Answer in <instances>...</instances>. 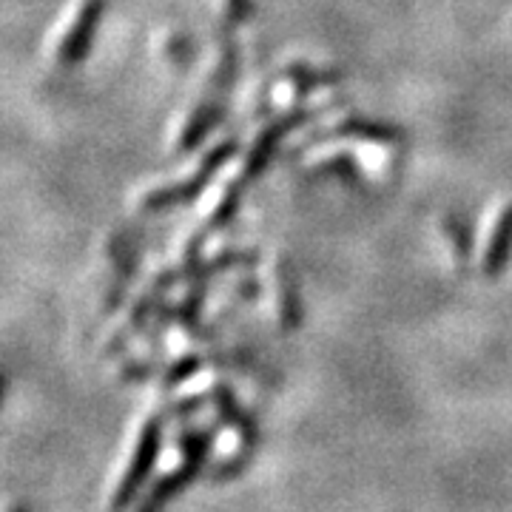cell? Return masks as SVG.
<instances>
[{
    "instance_id": "cell-1",
    "label": "cell",
    "mask_w": 512,
    "mask_h": 512,
    "mask_svg": "<svg viewBox=\"0 0 512 512\" xmlns=\"http://www.w3.org/2000/svg\"><path fill=\"white\" fill-rule=\"evenodd\" d=\"M103 12H106V0H77L74 3V9L66 18V26L55 43V60L63 69H72L86 60Z\"/></svg>"
},
{
    "instance_id": "cell-2",
    "label": "cell",
    "mask_w": 512,
    "mask_h": 512,
    "mask_svg": "<svg viewBox=\"0 0 512 512\" xmlns=\"http://www.w3.org/2000/svg\"><path fill=\"white\" fill-rule=\"evenodd\" d=\"M512 245V200L498 202L487 220L484 245H481V268L484 274L495 276L501 271L504 259L510 254Z\"/></svg>"
},
{
    "instance_id": "cell-3",
    "label": "cell",
    "mask_w": 512,
    "mask_h": 512,
    "mask_svg": "<svg viewBox=\"0 0 512 512\" xmlns=\"http://www.w3.org/2000/svg\"><path fill=\"white\" fill-rule=\"evenodd\" d=\"M211 120H214V109H211V106H205V103L194 106V109L185 114L183 126L177 131V148H180V151L194 148V143H200V137L208 131Z\"/></svg>"
},
{
    "instance_id": "cell-4",
    "label": "cell",
    "mask_w": 512,
    "mask_h": 512,
    "mask_svg": "<svg viewBox=\"0 0 512 512\" xmlns=\"http://www.w3.org/2000/svg\"><path fill=\"white\" fill-rule=\"evenodd\" d=\"M333 134L339 137H362V140H376V143H390L396 140V128L384 126V123H367L359 117H348L339 126L333 128Z\"/></svg>"
},
{
    "instance_id": "cell-5",
    "label": "cell",
    "mask_w": 512,
    "mask_h": 512,
    "mask_svg": "<svg viewBox=\"0 0 512 512\" xmlns=\"http://www.w3.org/2000/svg\"><path fill=\"white\" fill-rule=\"evenodd\" d=\"M248 12V0H222V20L239 23Z\"/></svg>"
},
{
    "instance_id": "cell-6",
    "label": "cell",
    "mask_w": 512,
    "mask_h": 512,
    "mask_svg": "<svg viewBox=\"0 0 512 512\" xmlns=\"http://www.w3.org/2000/svg\"><path fill=\"white\" fill-rule=\"evenodd\" d=\"M3 387H6V376H3V370H0V399H3Z\"/></svg>"
},
{
    "instance_id": "cell-7",
    "label": "cell",
    "mask_w": 512,
    "mask_h": 512,
    "mask_svg": "<svg viewBox=\"0 0 512 512\" xmlns=\"http://www.w3.org/2000/svg\"><path fill=\"white\" fill-rule=\"evenodd\" d=\"M6 512H26V510H23V504H15V507H9Z\"/></svg>"
}]
</instances>
